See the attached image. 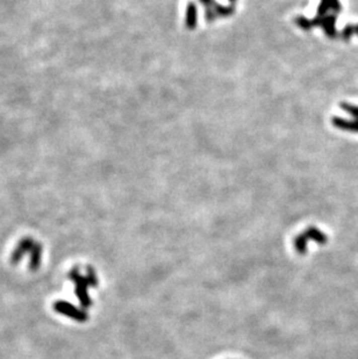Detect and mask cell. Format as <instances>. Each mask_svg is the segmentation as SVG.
<instances>
[{"label":"cell","instance_id":"7a4b0ae2","mask_svg":"<svg viewBox=\"0 0 358 359\" xmlns=\"http://www.w3.org/2000/svg\"><path fill=\"white\" fill-rule=\"evenodd\" d=\"M54 309L55 312L59 313V314H63L64 316L69 317V319L78 321V322H85V321L89 319L88 313L85 311L77 308L76 306L63 300L56 301L54 304Z\"/></svg>","mask_w":358,"mask_h":359},{"label":"cell","instance_id":"277c9868","mask_svg":"<svg viewBox=\"0 0 358 359\" xmlns=\"http://www.w3.org/2000/svg\"><path fill=\"white\" fill-rule=\"evenodd\" d=\"M42 244H40L39 242H35L33 245L31 254V259H29V270L35 272L39 270L41 265V258H42Z\"/></svg>","mask_w":358,"mask_h":359},{"label":"cell","instance_id":"6da1fadb","mask_svg":"<svg viewBox=\"0 0 358 359\" xmlns=\"http://www.w3.org/2000/svg\"><path fill=\"white\" fill-rule=\"evenodd\" d=\"M67 275H69V278L75 282V293H76L81 305L84 308L91 307L92 301L89 297L88 287L89 286L94 287L98 285L97 275L94 273L92 267H89L88 269V275H86V277H83V275L79 273L77 267H75V269L71 270Z\"/></svg>","mask_w":358,"mask_h":359},{"label":"cell","instance_id":"5b68a950","mask_svg":"<svg viewBox=\"0 0 358 359\" xmlns=\"http://www.w3.org/2000/svg\"><path fill=\"white\" fill-rule=\"evenodd\" d=\"M335 126L342 128L344 130H350V131H356L358 133V120L356 121H346L342 119H334Z\"/></svg>","mask_w":358,"mask_h":359},{"label":"cell","instance_id":"3957f363","mask_svg":"<svg viewBox=\"0 0 358 359\" xmlns=\"http://www.w3.org/2000/svg\"><path fill=\"white\" fill-rule=\"evenodd\" d=\"M34 243H35V241L31 239V237H25V239H22L20 242H19L17 248L14 249L12 255H11V263H12L13 265H17V264L22 259V257L27 254V252H31Z\"/></svg>","mask_w":358,"mask_h":359},{"label":"cell","instance_id":"52a82bcc","mask_svg":"<svg viewBox=\"0 0 358 359\" xmlns=\"http://www.w3.org/2000/svg\"><path fill=\"white\" fill-rule=\"evenodd\" d=\"M355 32L358 34V26H356V27H355Z\"/></svg>","mask_w":358,"mask_h":359},{"label":"cell","instance_id":"8992f818","mask_svg":"<svg viewBox=\"0 0 358 359\" xmlns=\"http://www.w3.org/2000/svg\"><path fill=\"white\" fill-rule=\"evenodd\" d=\"M342 107L344 108L346 112H349L350 114L355 116V118L358 120V107H357V106H352V105H348V104H343Z\"/></svg>","mask_w":358,"mask_h":359}]
</instances>
